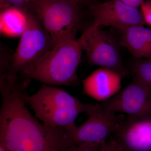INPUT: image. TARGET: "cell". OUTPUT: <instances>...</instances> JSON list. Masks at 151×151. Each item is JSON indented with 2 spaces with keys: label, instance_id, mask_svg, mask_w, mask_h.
<instances>
[{
  "label": "cell",
  "instance_id": "1",
  "mask_svg": "<svg viewBox=\"0 0 151 151\" xmlns=\"http://www.w3.org/2000/svg\"><path fill=\"white\" fill-rule=\"evenodd\" d=\"M26 83L17 74H1L0 143L8 151H66L67 131L50 128L31 114L24 99Z\"/></svg>",
  "mask_w": 151,
  "mask_h": 151
},
{
  "label": "cell",
  "instance_id": "2",
  "mask_svg": "<svg viewBox=\"0 0 151 151\" xmlns=\"http://www.w3.org/2000/svg\"><path fill=\"white\" fill-rule=\"evenodd\" d=\"M82 51L78 39L58 44L21 74L50 85H76Z\"/></svg>",
  "mask_w": 151,
  "mask_h": 151
},
{
  "label": "cell",
  "instance_id": "3",
  "mask_svg": "<svg viewBox=\"0 0 151 151\" xmlns=\"http://www.w3.org/2000/svg\"><path fill=\"white\" fill-rule=\"evenodd\" d=\"M24 99L45 125L66 131L75 127L77 116L86 113L89 106L63 89L47 85L32 96L25 94Z\"/></svg>",
  "mask_w": 151,
  "mask_h": 151
},
{
  "label": "cell",
  "instance_id": "4",
  "mask_svg": "<svg viewBox=\"0 0 151 151\" xmlns=\"http://www.w3.org/2000/svg\"><path fill=\"white\" fill-rule=\"evenodd\" d=\"M51 40L52 46L76 40L79 23L74 0H28L26 3Z\"/></svg>",
  "mask_w": 151,
  "mask_h": 151
},
{
  "label": "cell",
  "instance_id": "5",
  "mask_svg": "<svg viewBox=\"0 0 151 151\" xmlns=\"http://www.w3.org/2000/svg\"><path fill=\"white\" fill-rule=\"evenodd\" d=\"M86 114L88 119L84 124L67 131L70 148L84 143L105 142L125 118L106 111L100 103L89 104Z\"/></svg>",
  "mask_w": 151,
  "mask_h": 151
},
{
  "label": "cell",
  "instance_id": "6",
  "mask_svg": "<svg viewBox=\"0 0 151 151\" xmlns=\"http://www.w3.org/2000/svg\"><path fill=\"white\" fill-rule=\"evenodd\" d=\"M78 40L90 64L114 70L122 77L128 76L129 72L123 65L117 44L108 33L100 27L91 25Z\"/></svg>",
  "mask_w": 151,
  "mask_h": 151
},
{
  "label": "cell",
  "instance_id": "7",
  "mask_svg": "<svg viewBox=\"0 0 151 151\" xmlns=\"http://www.w3.org/2000/svg\"><path fill=\"white\" fill-rule=\"evenodd\" d=\"M26 28L12 59L8 72L21 73L34 64L53 47L51 40L34 15L27 13Z\"/></svg>",
  "mask_w": 151,
  "mask_h": 151
},
{
  "label": "cell",
  "instance_id": "8",
  "mask_svg": "<svg viewBox=\"0 0 151 151\" xmlns=\"http://www.w3.org/2000/svg\"><path fill=\"white\" fill-rule=\"evenodd\" d=\"M106 111L128 116H151V92L142 84L133 79L131 83L113 97L101 102Z\"/></svg>",
  "mask_w": 151,
  "mask_h": 151
},
{
  "label": "cell",
  "instance_id": "9",
  "mask_svg": "<svg viewBox=\"0 0 151 151\" xmlns=\"http://www.w3.org/2000/svg\"><path fill=\"white\" fill-rule=\"evenodd\" d=\"M110 137L125 151H151V116L125 117Z\"/></svg>",
  "mask_w": 151,
  "mask_h": 151
},
{
  "label": "cell",
  "instance_id": "10",
  "mask_svg": "<svg viewBox=\"0 0 151 151\" xmlns=\"http://www.w3.org/2000/svg\"><path fill=\"white\" fill-rule=\"evenodd\" d=\"M94 27L107 26L119 30L137 25H144L145 22L138 9L119 0H111L90 6Z\"/></svg>",
  "mask_w": 151,
  "mask_h": 151
},
{
  "label": "cell",
  "instance_id": "11",
  "mask_svg": "<svg viewBox=\"0 0 151 151\" xmlns=\"http://www.w3.org/2000/svg\"><path fill=\"white\" fill-rule=\"evenodd\" d=\"M122 78L114 70L100 68L82 81L83 94L99 102L106 101L120 92Z\"/></svg>",
  "mask_w": 151,
  "mask_h": 151
},
{
  "label": "cell",
  "instance_id": "12",
  "mask_svg": "<svg viewBox=\"0 0 151 151\" xmlns=\"http://www.w3.org/2000/svg\"><path fill=\"white\" fill-rule=\"evenodd\" d=\"M121 44L138 59H151V29L137 25L120 30Z\"/></svg>",
  "mask_w": 151,
  "mask_h": 151
},
{
  "label": "cell",
  "instance_id": "13",
  "mask_svg": "<svg viewBox=\"0 0 151 151\" xmlns=\"http://www.w3.org/2000/svg\"><path fill=\"white\" fill-rule=\"evenodd\" d=\"M27 22V12L18 8L9 7L1 12L0 31L4 35L20 37L26 28Z\"/></svg>",
  "mask_w": 151,
  "mask_h": 151
},
{
  "label": "cell",
  "instance_id": "14",
  "mask_svg": "<svg viewBox=\"0 0 151 151\" xmlns=\"http://www.w3.org/2000/svg\"><path fill=\"white\" fill-rule=\"evenodd\" d=\"M133 79L146 86L151 92V59H139L132 64Z\"/></svg>",
  "mask_w": 151,
  "mask_h": 151
},
{
  "label": "cell",
  "instance_id": "15",
  "mask_svg": "<svg viewBox=\"0 0 151 151\" xmlns=\"http://www.w3.org/2000/svg\"><path fill=\"white\" fill-rule=\"evenodd\" d=\"M104 143H84L70 148L66 151H99Z\"/></svg>",
  "mask_w": 151,
  "mask_h": 151
},
{
  "label": "cell",
  "instance_id": "16",
  "mask_svg": "<svg viewBox=\"0 0 151 151\" xmlns=\"http://www.w3.org/2000/svg\"><path fill=\"white\" fill-rule=\"evenodd\" d=\"M141 7L145 22L151 26V4L148 2H143Z\"/></svg>",
  "mask_w": 151,
  "mask_h": 151
},
{
  "label": "cell",
  "instance_id": "17",
  "mask_svg": "<svg viewBox=\"0 0 151 151\" xmlns=\"http://www.w3.org/2000/svg\"><path fill=\"white\" fill-rule=\"evenodd\" d=\"M115 143L113 141L110 139L108 142L103 143V145L99 151H114L115 149Z\"/></svg>",
  "mask_w": 151,
  "mask_h": 151
},
{
  "label": "cell",
  "instance_id": "18",
  "mask_svg": "<svg viewBox=\"0 0 151 151\" xmlns=\"http://www.w3.org/2000/svg\"><path fill=\"white\" fill-rule=\"evenodd\" d=\"M122 2L127 4L128 5L132 6L138 9L141 6L143 2V0H119Z\"/></svg>",
  "mask_w": 151,
  "mask_h": 151
},
{
  "label": "cell",
  "instance_id": "19",
  "mask_svg": "<svg viewBox=\"0 0 151 151\" xmlns=\"http://www.w3.org/2000/svg\"><path fill=\"white\" fill-rule=\"evenodd\" d=\"M9 2L16 4H20L23 2L27 3V0H7Z\"/></svg>",
  "mask_w": 151,
  "mask_h": 151
},
{
  "label": "cell",
  "instance_id": "20",
  "mask_svg": "<svg viewBox=\"0 0 151 151\" xmlns=\"http://www.w3.org/2000/svg\"><path fill=\"white\" fill-rule=\"evenodd\" d=\"M0 151H8L2 143H0Z\"/></svg>",
  "mask_w": 151,
  "mask_h": 151
},
{
  "label": "cell",
  "instance_id": "21",
  "mask_svg": "<svg viewBox=\"0 0 151 151\" xmlns=\"http://www.w3.org/2000/svg\"><path fill=\"white\" fill-rule=\"evenodd\" d=\"M115 149H114V151H125L124 150H122V149L120 148L119 147H117V146L116 145V144H115Z\"/></svg>",
  "mask_w": 151,
  "mask_h": 151
},
{
  "label": "cell",
  "instance_id": "22",
  "mask_svg": "<svg viewBox=\"0 0 151 151\" xmlns=\"http://www.w3.org/2000/svg\"><path fill=\"white\" fill-rule=\"evenodd\" d=\"M75 1H76L77 2H78V1H79V0H75Z\"/></svg>",
  "mask_w": 151,
  "mask_h": 151
},
{
  "label": "cell",
  "instance_id": "23",
  "mask_svg": "<svg viewBox=\"0 0 151 151\" xmlns=\"http://www.w3.org/2000/svg\"><path fill=\"white\" fill-rule=\"evenodd\" d=\"M28 1V0H27V1ZM74 1H75V0H74Z\"/></svg>",
  "mask_w": 151,
  "mask_h": 151
}]
</instances>
